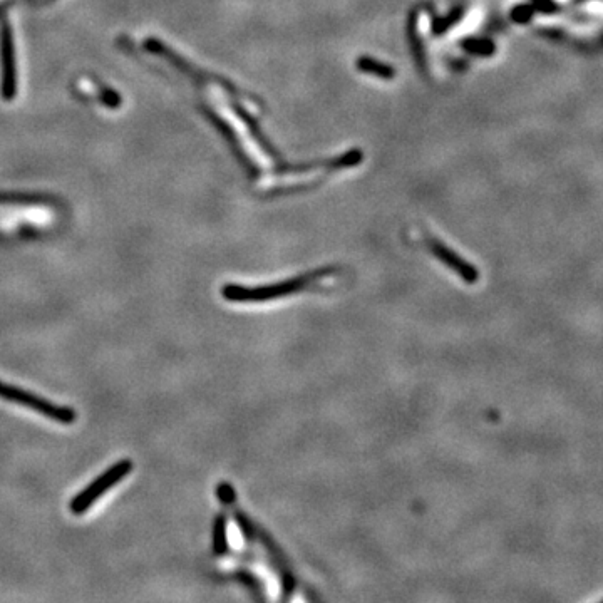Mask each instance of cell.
I'll list each match as a JSON object with an SVG mask.
<instances>
[{
	"label": "cell",
	"instance_id": "1",
	"mask_svg": "<svg viewBox=\"0 0 603 603\" xmlns=\"http://www.w3.org/2000/svg\"><path fill=\"white\" fill-rule=\"evenodd\" d=\"M335 270L332 267L315 270L310 274L299 275L292 279L284 280L279 284L260 285V287H243V285H225L222 289V297L227 302L232 304H257V302H272V300L284 299L290 295L305 292L315 284H319L320 280L334 275Z\"/></svg>",
	"mask_w": 603,
	"mask_h": 603
},
{
	"label": "cell",
	"instance_id": "2",
	"mask_svg": "<svg viewBox=\"0 0 603 603\" xmlns=\"http://www.w3.org/2000/svg\"><path fill=\"white\" fill-rule=\"evenodd\" d=\"M0 399L16 402L24 408L32 409L36 413L42 414L44 418L52 419L56 423L73 424L76 421V413L73 409L61 408L54 402L47 401L44 397L36 396L32 392L22 391L21 387L9 386L0 382Z\"/></svg>",
	"mask_w": 603,
	"mask_h": 603
},
{
	"label": "cell",
	"instance_id": "3",
	"mask_svg": "<svg viewBox=\"0 0 603 603\" xmlns=\"http://www.w3.org/2000/svg\"><path fill=\"white\" fill-rule=\"evenodd\" d=\"M131 471H133V463L129 459H123L114 464L106 473L99 476L98 480H94L86 490L74 496V500L71 501V511L74 515H84L106 491L118 485L119 481L124 480Z\"/></svg>",
	"mask_w": 603,
	"mask_h": 603
},
{
	"label": "cell",
	"instance_id": "4",
	"mask_svg": "<svg viewBox=\"0 0 603 603\" xmlns=\"http://www.w3.org/2000/svg\"><path fill=\"white\" fill-rule=\"evenodd\" d=\"M426 245L433 252L434 257L438 258L439 262L444 263L449 270L456 272L466 284L473 285L478 282L480 272L476 270L475 265H471L464 258L459 257L458 253L446 247L443 242H439L438 238L428 235Z\"/></svg>",
	"mask_w": 603,
	"mask_h": 603
},
{
	"label": "cell",
	"instance_id": "5",
	"mask_svg": "<svg viewBox=\"0 0 603 603\" xmlns=\"http://www.w3.org/2000/svg\"><path fill=\"white\" fill-rule=\"evenodd\" d=\"M2 51H4V96L12 98V91L16 93V73H14V61H12V42L9 26H4V34H2Z\"/></svg>",
	"mask_w": 603,
	"mask_h": 603
},
{
	"label": "cell",
	"instance_id": "6",
	"mask_svg": "<svg viewBox=\"0 0 603 603\" xmlns=\"http://www.w3.org/2000/svg\"><path fill=\"white\" fill-rule=\"evenodd\" d=\"M213 553L217 557H223L228 553L227 518H225V515L218 516L215 525H213Z\"/></svg>",
	"mask_w": 603,
	"mask_h": 603
},
{
	"label": "cell",
	"instance_id": "7",
	"mask_svg": "<svg viewBox=\"0 0 603 603\" xmlns=\"http://www.w3.org/2000/svg\"><path fill=\"white\" fill-rule=\"evenodd\" d=\"M357 67H359V71H362V73L371 74V76H377V78L381 79H392L394 78V74H396L391 66L382 64V62L371 59V57H361L357 61Z\"/></svg>",
	"mask_w": 603,
	"mask_h": 603
},
{
	"label": "cell",
	"instance_id": "8",
	"mask_svg": "<svg viewBox=\"0 0 603 603\" xmlns=\"http://www.w3.org/2000/svg\"><path fill=\"white\" fill-rule=\"evenodd\" d=\"M218 498L222 501L223 505H233L235 503V490L232 485L228 483H222L217 488Z\"/></svg>",
	"mask_w": 603,
	"mask_h": 603
}]
</instances>
